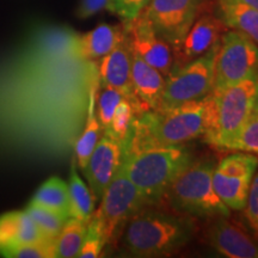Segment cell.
I'll list each match as a JSON object with an SVG mask.
<instances>
[{
	"instance_id": "1",
	"label": "cell",
	"mask_w": 258,
	"mask_h": 258,
	"mask_svg": "<svg viewBox=\"0 0 258 258\" xmlns=\"http://www.w3.org/2000/svg\"><path fill=\"white\" fill-rule=\"evenodd\" d=\"M99 88L98 62L82 54L79 32L47 22L30 25L0 57V157H72Z\"/></svg>"
},
{
	"instance_id": "2",
	"label": "cell",
	"mask_w": 258,
	"mask_h": 258,
	"mask_svg": "<svg viewBox=\"0 0 258 258\" xmlns=\"http://www.w3.org/2000/svg\"><path fill=\"white\" fill-rule=\"evenodd\" d=\"M208 96L201 101L169 109L147 110L134 116L127 137L122 141V151L183 145L205 135L209 120Z\"/></svg>"
},
{
	"instance_id": "3",
	"label": "cell",
	"mask_w": 258,
	"mask_h": 258,
	"mask_svg": "<svg viewBox=\"0 0 258 258\" xmlns=\"http://www.w3.org/2000/svg\"><path fill=\"white\" fill-rule=\"evenodd\" d=\"M195 227L189 218L141 209L122 231V246L133 257H164L185 246Z\"/></svg>"
},
{
	"instance_id": "4",
	"label": "cell",
	"mask_w": 258,
	"mask_h": 258,
	"mask_svg": "<svg viewBox=\"0 0 258 258\" xmlns=\"http://www.w3.org/2000/svg\"><path fill=\"white\" fill-rule=\"evenodd\" d=\"M192 161L191 152L183 144L122 151L121 164L147 205H152L165 196L173 179Z\"/></svg>"
},
{
	"instance_id": "5",
	"label": "cell",
	"mask_w": 258,
	"mask_h": 258,
	"mask_svg": "<svg viewBox=\"0 0 258 258\" xmlns=\"http://www.w3.org/2000/svg\"><path fill=\"white\" fill-rule=\"evenodd\" d=\"M257 91L258 74L220 91H212L208 96V128L203 135L208 144L225 150L253 114Z\"/></svg>"
},
{
	"instance_id": "6",
	"label": "cell",
	"mask_w": 258,
	"mask_h": 258,
	"mask_svg": "<svg viewBox=\"0 0 258 258\" xmlns=\"http://www.w3.org/2000/svg\"><path fill=\"white\" fill-rule=\"evenodd\" d=\"M214 167L212 160L192 161L185 167L165 194L171 208L194 217H230L231 209L221 201L213 186Z\"/></svg>"
},
{
	"instance_id": "7",
	"label": "cell",
	"mask_w": 258,
	"mask_h": 258,
	"mask_svg": "<svg viewBox=\"0 0 258 258\" xmlns=\"http://www.w3.org/2000/svg\"><path fill=\"white\" fill-rule=\"evenodd\" d=\"M219 46L220 41L202 56L178 67L166 77L158 109H169L188 102L201 101L211 95L214 86L215 59Z\"/></svg>"
},
{
	"instance_id": "8",
	"label": "cell",
	"mask_w": 258,
	"mask_h": 258,
	"mask_svg": "<svg viewBox=\"0 0 258 258\" xmlns=\"http://www.w3.org/2000/svg\"><path fill=\"white\" fill-rule=\"evenodd\" d=\"M146 205L144 196L120 164L114 178L103 194L98 211L95 212L104 227L106 244L117 239L129 219Z\"/></svg>"
},
{
	"instance_id": "9",
	"label": "cell",
	"mask_w": 258,
	"mask_h": 258,
	"mask_svg": "<svg viewBox=\"0 0 258 258\" xmlns=\"http://www.w3.org/2000/svg\"><path fill=\"white\" fill-rule=\"evenodd\" d=\"M257 74V44L239 31L226 30L215 59L213 91H220Z\"/></svg>"
},
{
	"instance_id": "10",
	"label": "cell",
	"mask_w": 258,
	"mask_h": 258,
	"mask_svg": "<svg viewBox=\"0 0 258 258\" xmlns=\"http://www.w3.org/2000/svg\"><path fill=\"white\" fill-rule=\"evenodd\" d=\"M258 169V157L252 153H232L222 158L213 172V186L222 202L232 211L245 208L251 182Z\"/></svg>"
},
{
	"instance_id": "11",
	"label": "cell",
	"mask_w": 258,
	"mask_h": 258,
	"mask_svg": "<svg viewBox=\"0 0 258 258\" xmlns=\"http://www.w3.org/2000/svg\"><path fill=\"white\" fill-rule=\"evenodd\" d=\"M205 5L206 0H151L143 15L153 30L176 48Z\"/></svg>"
},
{
	"instance_id": "12",
	"label": "cell",
	"mask_w": 258,
	"mask_h": 258,
	"mask_svg": "<svg viewBox=\"0 0 258 258\" xmlns=\"http://www.w3.org/2000/svg\"><path fill=\"white\" fill-rule=\"evenodd\" d=\"M97 62H98L101 86H109L118 90L133 106L135 116L147 111L134 92L133 82H132V46L127 28L120 43Z\"/></svg>"
},
{
	"instance_id": "13",
	"label": "cell",
	"mask_w": 258,
	"mask_h": 258,
	"mask_svg": "<svg viewBox=\"0 0 258 258\" xmlns=\"http://www.w3.org/2000/svg\"><path fill=\"white\" fill-rule=\"evenodd\" d=\"M124 25L127 28L132 49L145 62L159 71L165 78L175 72L176 62L171 46L153 30L152 25L143 14Z\"/></svg>"
},
{
	"instance_id": "14",
	"label": "cell",
	"mask_w": 258,
	"mask_h": 258,
	"mask_svg": "<svg viewBox=\"0 0 258 258\" xmlns=\"http://www.w3.org/2000/svg\"><path fill=\"white\" fill-rule=\"evenodd\" d=\"M203 9L182 42L176 48H173L176 70L207 53L221 40L222 34L227 30L224 22L219 18L217 14L208 11L203 12Z\"/></svg>"
},
{
	"instance_id": "15",
	"label": "cell",
	"mask_w": 258,
	"mask_h": 258,
	"mask_svg": "<svg viewBox=\"0 0 258 258\" xmlns=\"http://www.w3.org/2000/svg\"><path fill=\"white\" fill-rule=\"evenodd\" d=\"M121 159V141L103 133L83 170L96 202L101 201L105 189L120 167Z\"/></svg>"
},
{
	"instance_id": "16",
	"label": "cell",
	"mask_w": 258,
	"mask_h": 258,
	"mask_svg": "<svg viewBox=\"0 0 258 258\" xmlns=\"http://www.w3.org/2000/svg\"><path fill=\"white\" fill-rule=\"evenodd\" d=\"M208 244L228 258H258V244L226 217L218 218L207 231Z\"/></svg>"
},
{
	"instance_id": "17",
	"label": "cell",
	"mask_w": 258,
	"mask_h": 258,
	"mask_svg": "<svg viewBox=\"0 0 258 258\" xmlns=\"http://www.w3.org/2000/svg\"><path fill=\"white\" fill-rule=\"evenodd\" d=\"M165 77L150 66L132 49V82L138 99L147 110H157L160 105Z\"/></svg>"
},
{
	"instance_id": "18",
	"label": "cell",
	"mask_w": 258,
	"mask_h": 258,
	"mask_svg": "<svg viewBox=\"0 0 258 258\" xmlns=\"http://www.w3.org/2000/svg\"><path fill=\"white\" fill-rule=\"evenodd\" d=\"M48 239L25 211H12L0 215V251L19 244Z\"/></svg>"
},
{
	"instance_id": "19",
	"label": "cell",
	"mask_w": 258,
	"mask_h": 258,
	"mask_svg": "<svg viewBox=\"0 0 258 258\" xmlns=\"http://www.w3.org/2000/svg\"><path fill=\"white\" fill-rule=\"evenodd\" d=\"M217 15L226 28L241 32L258 46V11L240 0H217Z\"/></svg>"
},
{
	"instance_id": "20",
	"label": "cell",
	"mask_w": 258,
	"mask_h": 258,
	"mask_svg": "<svg viewBox=\"0 0 258 258\" xmlns=\"http://www.w3.org/2000/svg\"><path fill=\"white\" fill-rule=\"evenodd\" d=\"M124 32V24H99L86 34H79L80 51L86 59L98 61L120 43Z\"/></svg>"
},
{
	"instance_id": "21",
	"label": "cell",
	"mask_w": 258,
	"mask_h": 258,
	"mask_svg": "<svg viewBox=\"0 0 258 258\" xmlns=\"http://www.w3.org/2000/svg\"><path fill=\"white\" fill-rule=\"evenodd\" d=\"M77 160L74 156L71 157L70 163V218H76L88 224L95 211V199L91 190L80 178L77 171Z\"/></svg>"
},
{
	"instance_id": "22",
	"label": "cell",
	"mask_w": 258,
	"mask_h": 258,
	"mask_svg": "<svg viewBox=\"0 0 258 258\" xmlns=\"http://www.w3.org/2000/svg\"><path fill=\"white\" fill-rule=\"evenodd\" d=\"M29 205L49 209L64 218H70L69 185L59 177H50L37 189Z\"/></svg>"
},
{
	"instance_id": "23",
	"label": "cell",
	"mask_w": 258,
	"mask_h": 258,
	"mask_svg": "<svg viewBox=\"0 0 258 258\" xmlns=\"http://www.w3.org/2000/svg\"><path fill=\"white\" fill-rule=\"evenodd\" d=\"M96 98L97 92L91 96L88 117H86L82 133H80L79 138L76 141V145H74L73 156L76 158L77 165L80 170H84V167H85L90 156H91L96 145L98 144L99 139H101V134L103 132L102 125L99 123L96 114Z\"/></svg>"
},
{
	"instance_id": "24",
	"label": "cell",
	"mask_w": 258,
	"mask_h": 258,
	"mask_svg": "<svg viewBox=\"0 0 258 258\" xmlns=\"http://www.w3.org/2000/svg\"><path fill=\"white\" fill-rule=\"evenodd\" d=\"M86 222L76 218L67 219L55 238V257L72 258L78 256L86 233Z\"/></svg>"
},
{
	"instance_id": "25",
	"label": "cell",
	"mask_w": 258,
	"mask_h": 258,
	"mask_svg": "<svg viewBox=\"0 0 258 258\" xmlns=\"http://www.w3.org/2000/svg\"><path fill=\"white\" fill-rule=\"evenodd\" d=\"M106 245L104 227L101 219L93 212L91 219L86 225V233L84 237L78 256L79 258H96L102 253L103 247Z\"/></svg>"
},
{
	"instance_id": "26",
	"label": "cell",
	"mask_w": 258,
	"mask_h": 258,
	"mask_svg": "<svg viewBox=\"0 0 258 258\" xmlns=\"http://www.w3.org/2000/svg\"><path fill=\"white\" fill-rule=\"evenodd\" d=\"M0 256L5 258H55V239L19 244L0 251Z\"/></svg>"
},
{
	"instance_id": "27",
	"label": "cell",
	"mask_w": 258,
	"mask_h": 258,
	"mask_svg": "<svg viewBox=\"0 0 258 258\" xmlns=\"http://www.w3.org/2000/svg\"><path fill=\"white\" fill-rule=\"evenodd\" d=\"M24 211L34 220L37 227L43 232V234L48 238H53V239H55L57 237L63 224L69 219L64 218L63 215L59 214V213L38 207V206L28 205V207Z\"/></svg>"
},
{
	"instance_id": "28",
	"label": "cell",
	"mask_w": 258,
	"mask_h": 258,
	"mask_svg": "<svg viewBox=\"0 0 258 258\" xmlns=\"http://www.w3.org/2000/svg\"><path fill=\"white\" fill-rule=\"evenodd\" d=\"M123 98L124 97L122 96V93L114 88H109V86L99 88L96 98V114L103 132L109 128L116 108Z\"/></svg>"
},
{
	"instance_id": "29",
	"label": "cell",
	"mask_w": 258,
	"mask_h": 258,
	"mask_svg": "<svg viewBox=\"0 0 258 258\" xmlns=\"http://www.w3.org/2000/svg\"><path fill=\"white\" fill-rule=\"evenodd\" d=\"M226 151H239L258 157V115L252 114L233 140L225 147Z\"/></svg>"
},
{
	"instance_id": "30",
	"label": "cell",
	"mask_w": 258,
	"mask_h": 258,
	"mask_svg": "<svg viewBox=\"0 0 258 258\" xmlns=\"http://www.w3.org/2000/svg\"><path fill=\"white\" fill-rule=\"evenodd\" d=\"M134 116L135 112L133 106H132L129 101L123 98L120 102V104L117 105V108H116L110 125L103 133L110 135V137L122 143L124 138L127 137V133L129 128H131L132 122H133Z\"/></svg>"
},
{
	"instance_id": "31",
	"label": "cell",
	"mask_w": 258,
	"mask_h": 258,
	"mask_svg": "<svg viewBox=\"0 0 258 258\" xmlns=\"http://www.w3.org/2000/svg\"><path fill=\"white\" fill-rule=\"evenodd\" d=\"M150 3L151 0H111V14L128 23L143 14Z\"/></svg>"
},
{
	"instance_id": "32",
	"label": "cell",
	"mask_w": 258,
	"mask_h": 258,
	"mask_svg": "<svg viewBox=\"0 0 258 258\" xmlns=\"http://www.w3.org/2000/svg\"><path fill=\"white\" fill-rule=\"evenodd\" d=\"M111 0H79L76 16L79 19H88L101 11L111 12Z\"/></svg>"
},
{
	"instance_id": "33",
	"label": "cell",
	"mask_w": 258,
	"mask_h": 258,
	"mask_svg": "<svg viewBox=\"0 0 258 258\" xmlns=\"http://www.w3.org/2000/svg\"><path fill=\"white\" fill-rule=\"evenodd\" d=\"M244 209L246 211V218L249 219L250 224L258 232V169L251 182L246 206Z\"/></svg>"
},
{
	"instance_id": "34",
	"label": "cell",
	"mask_w": 258,
	"mask_h": 258,
	"mask_svg": "<svg viewBox=\"0 0 258 258\" xmlns=\"http://www.w3.org/2000/svg\"><path fill=\"white\" fill-rule=\"evenodd\" d=\"M240 2H243L244 4L249 5L250 8H252L253 10L258 11V0H240Z\"/></svg>"
},
{
	"instance_id": "35",
	"label": "cell",
	"mask_w": 258,
	"mask_h": 258,
	"mask_svg": "<svg viewBox=\"0 0 258 258\" xmlns=\"http://www.w3.org/2000/svg\"><path fill=\"white\" fill-rule=\"evenodd\" d=\"M253 114L258 115V91H257V97H256V103H254V108H253Z\"/></svg>"
}]
</instances>
